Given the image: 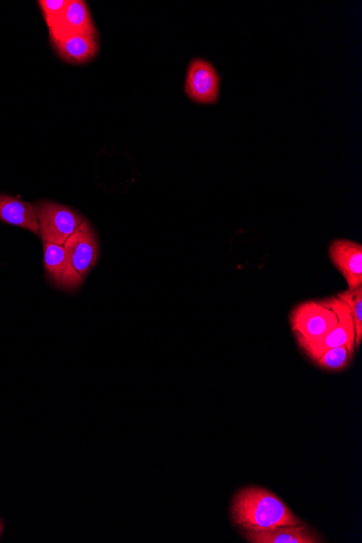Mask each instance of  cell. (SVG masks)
<instances>
[{
  "label": "cell",
  "mask_w": 362,
  "mask_h": 543,
  "mask_svg": "<svg viewBox=\"0 0 362 543\" xmlns=\"http://www.w3.org/2000/svg\"><path fill=\"white\" fill-rule=\"evenodd\" d=\"M235 522L250 532L301 525L297 516L278 497L263 488H247L232 504Z\"/></svg>",
  "instance_id": "obj_1"
},
{
  "label": "cell",
  "mask_w": 362,
  "mask_h": 543,
  "mask_svg": "<svg viewBox=\"0 0 362 543\" xmlns=\"http://www.w3.org/2000/svg\"><path fill=\"white\" fill-rule=\"evenodd\" d=\"M34 208L40 227L38 236L45 242L63 245L84 222L82 215L66 205L41 201Z\"/></svg>",
  "instance_id": "obj_2"
},
{
  "label": "cell",
  "mask_w": 362,
  "mask_h": 543,
  "mask_svg": "<svg viewBox=\"0 0 362 543\" xmlns=\"http://www.w3.org/2000/svg\"><path fill=\"white\" fill-rule=\"evenodd\" d=\"M321 303L330 308L338 317V325L316 342H300L301 347L313 360L329 351V349L340 346L347 347L348 351L353 355L356 349L355 328L348 306L339 297H331V299L321 301Z\"/></svg>",
  "instance_id": "obj_3"
},
{
  "label": "cell",
  "mask_w": 362,
  "mask_h": 543,
  "mask_svg": "<svg viewBox=\"0 0 362 543\" xmlns=\"http://www.w3.org/2000/svg\"><path fill=\"white\" fill-rule=\"evenodd\" d=\"M336 325L338 317L321 301H309L296 306L291 315V326L299 342H316Z\"/></svg>",
  "instance_id": "obj_4"
},
{
  "label": "cell",
  "mask_w": 362,
  "mask_h": 543,
  "mask_svg": "<svg viewBox=\"0 0 362 543\" xmlns=\"http://www.w3.org/2000/svg\"><path fill=\"white\" fill-rule=\"evenodd\" d=\"M222 77L214 64L203 58L190 61L185 92L188 98L199 105H215L221 98Z\"/></svg>",
  "instance_id": "obj_5"
},
{
  "label": "cell",
  "mask_w": 362,
  "mask_h": 543,
  "mask_svg": "<svg viewBox=\"0 0 362 543\" xmlns=\"http://www.w3.org/2000/svg\"><path fill=\"white\" fill-rule=\"evenodd\" d=\"M63 248L76 273L85 279L99 257V244L93 227L84 219L79 229L63 244Z\"/></svg>",
  "instance_id": "obj_6"
},
{
  "label": "cell",
  "mask_w": 362,
  "mask_h": 543,
  "mask_svg": "<svg viewBox=\"0 0 362 543\" xmlns=\"http://www.w3.org/2000/svg\"><path fill=\"white\" fill-rule=\"evenodd\" d=\"M329 257L344 277L348 289L362 287V245L347 239H336L329 245Z\"/></svg>",
  "instance_id": "obj_7"
},
{
  "label": "cell",
  "mask_w": 362,
  "mask_h": 543,
  "mask_svg": "<svg viewBox=\"0 0 362 543\" xmlns=\"http://www.w3.org/2000/svg\"><path fill=\"white\" fill-rule=\"evenodd\" d=\"M51 43L62 38L98 34L87 4L83 0H69V4L60 18L49 28Z\"/></svg>",
  "instance_id": "obj_8"
},
{
  "label": "cell",
  "mask_w": 362,
  "mask_h": 543,
  "mask_svg": "<svg viewBox=\"0 0 362 543\" xmlns=\"http://www.w3.org/2000/svg\"><path fill=\"white\" fill-rule=\"evenodd\" d=\"M44 265L48 279L57 288L74 291L84 279L76 273L64 252L63 245L43 241Z\"/></svg>",
  "instance_id": "obj_9"
},
{
  "label": "cell",
  "mask_w": 362,
  "mask_h": 543,
  "mask_svg": "<svg viewBox=\"0 0 362 543\" xmlns=\"http://www.w3.org/2000/svg\"><path fill=\"white\" fill-rule=\"evenodd\" d=\"M59 57L70 64L92 61L99 51V34H81L53 42Z\"/></svg>",
  "instance_id": "obj_10"
},
{
  "label": "cell",
  "mask_w": 362,
  "mask_h": 543,
  "mask_svg": "<svg viewBox=\"0 0 362 543\" xmlns=\"http://www.w3.org/2000/svg\"><path fill=\"white\" fill-rule=\"evenodd\" d=\"M0 221L29 230L38 236V219L34 205L20 198L0 195Z\"/></svg>",
  "instance_id": "obj_11"
},
{
  "label": "cell",
  "mask_w": 362,
  "mask_h": 543,
  "mask_svg": "<svg viewBox=\"0 0 362 543\" xmlns=\"http://www.w3.org/2000/svg\"><path fill=\"white\" fill-rule=\"evenodd\" d=\"M252 543H319L321 539L304 525L278 527L264 532H250Z\"/></svg>",
  "instance_id": "obj_12"
},
{
  "label": "cell",
  "mask_w": 362,
  "mask_h": 543,
  "mask_svg": "<svg viewBox=\"0 0 362 543\" xmlns=\"http://www.w3.org/2000/svg\"><path fill=\"white\" fill-rule=\"evenodd\" d=\"M349 308L355 328V346L359 347L362 340V287L347 290L338 295Z\"/></svg>",
  "instance_id": "obj_13"
},
{
  "label": "cell",
  "mask_w": 362,
  "mask_h": 543,
  "mask_svg": "<svg viewBox=\"0 0 362 543\" xmlns=\"http://www.w3.org/2000/svg\"><path fill=\"white\" fill-rule=\"evenodd\" d=\"M352 356L353 355L348 351L347 347L340 346L329 349V351L323 353L314 361L322 368L338 371L342 370L348 365V362L351 360Z\"/></svg>",
  "instance_id": "obj_14"
},
{
  "label": "cell",
  "mask_w": 362,
  "mask_h": 543,
  "mask_svg": "<svg viewBox=\"0 0 362 543\" xmlns=\"http://www.w3.org/2000/svg\"><path fill=\"white\" fill-rule=\"evenodd\" d=\"M69 4V0H40V5L48 29L62 15V12Z\"/></svg>",
  "instance_id": "obj_15"
},
{
  "label": "cell",
  "mask_w": 362,
  "mask_h": 543,
  "mask_svg": "<svg viewBox=\"0 0 362 543\" xmlns=\"http://www.w3.org/2000/svg\"><path fill=\"white\" fill-rule=\"evenodd\" d=\"M2 529H3L2 523H0V535H2Z\"/></svg>",
  "instance_id": "obj_16"
}]
</instances>
